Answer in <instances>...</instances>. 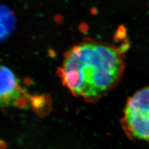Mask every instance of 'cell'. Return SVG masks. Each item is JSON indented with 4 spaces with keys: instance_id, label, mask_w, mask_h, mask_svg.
Returning a JSON list of instances; mask_svg holds the SVG:
<instances>
[{
    "instance_id": "1",
    "label": "cell",
    "mask_w": 149,
    "mask_h": 149,
    "mask_svg": "<svg viewBox=\"0 0 149 149\" xmlns=\"http://www.w3.org/2000/svg\"><path fill=\"white\" fill-rule=\"evenodd\" d=\"M124 68L120 50L100 42L86 40L65 54L60 77L74 95L96 102L118 85Z\"/></svg>"
},
{
    "instance_id": "2",
    "label": "cell",
    "mask_w": 149,
    "mask_h": 149,
    "mask_svg": "<svg viewBox=\"0 0 149 149\" xmlns=\"http://www.w3.org/2000/svg\"><path fill=\"white\" fill-rule=\"evenodd\" d=\"M120 124L129 139L149 144V86L139 90L129 97Z\"/></svg>"
},
{
    "instance_id": "3",
    "label": "cell",
    "mask_w": 149,
    "mask_h": 149,
    "mask_svg": "<svg viewBox=\"0 0 149 149\" xmlns=\"http://www.w3.org/2000/svg\"><path fill=\"white\" fill-rule=\"evenodd\" d=\"M24 93L11 70L0 65V105L3 107L26 105Z\"/></svg>"
}]
</instances>
